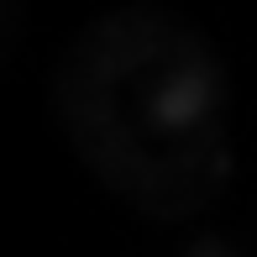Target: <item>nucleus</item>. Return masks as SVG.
<instances>
[{
    "label": "nucleus",
    "instance_id": "1",
    "mask_svg": "<svg viewBox=\"0 0 257 257\" xmlns=\"http://www.w3.org/2000/svg\"><path fill=\"white\" fill-rule=\"evenodd\" d=\"M63 121L89 168L158 220L205 205L231 173L220 63L153 11H126L74 48Z\"/></svg>",
    "mask_w": 257,
    "mask_h": 257
}]
</instances>
